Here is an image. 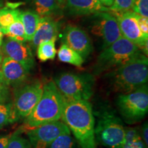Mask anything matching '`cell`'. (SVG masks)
Instances as JSON below:
<instances>
[{
	"label": "cell",
	"mask_w": 148,
	"mask_h": 148,
	"mask_svg": "<svg viewBox=\"0 0 148 148\" xmlns=\"http://www.w3.org/2000/svg\"><path fill=\"white\" fill-rule=\"evenodd\" d=\"M60 121L73 133L80 148H96L95 120L89 101L64 100Z\"/></svg>",
	"instance_id": "obj_1"
},
{
	"label": "cell",
	"mask_w": 148,
	"mask_h": 148,
	"mask_svg": "<svg viewBox=\"0 0 148 148\" xmlns=\"http://www.w3.org/2000/svg\"><path fill=\"white\" fill-rule=\"evenodd\" d=\"M108 77L112 90L121 94L132 92L147 84V56L138 51L123 65L110 71L108 74Z\"/></svg>",
	"instance_id": "obj_2"
},
{
	"label": "cell",
	"mask_w": 148,
	"mask_h": 148,
	"mask_svg": "<svg viewBox=\"0 0 148 148\" xmlns=\"http://www.w3.org/2000/svg\"><path fill=\"white\" fill-rule=\"evenodd\" d=\"M64 99L53 80L43 84L42 93L36 106L24 119V127L32 128L38 125L60 120Z\"/></svg>",
	"instance_id": "obj_3"
},
{
	"label": "cell",
	"mask_w": 148,
	"mask_h": 148,
	"mask_svg": "<svg viewBox=\"0 0 148 148\" xmlns=\"http://www.w3.org/2000/svg\"><path fill=\"white\" fill-rule=\"evenodd\" d=\"M125 127L114 110L105 109L98 113L95 124V140L106 148H122Z\"/></svg>",
	"instance_id": "obj_4"
},
{
	"label": "cell",
	"mask_w": 148,
	"mask_h": 148,
	"mask_svg": "<svg viewBox=\"0 0 148 148\" xmlns=\"http://www.w3.org/2000/svg\"><path fill=\"white\" fill-rule=\"evenodd\" d=\"M140 51L139 48L124 37L121 36L99 55L94 66L95 75L110 71L123 65Z\"/></svg>",
	"instance_id": "obj_5"
},
{
	"label": "cell",
	"mask_w": 148,
	"mask_h": 148,
	"mask_svg": "<svg viewBox=\"0 0 148 148\" xmlns=\"http://www.w3.org/2000/svg\"><path fill=\"white\" fill-rule=\"evenodd\" d=\"M53 82L66 101H88L93 95L94 79L89 74L62 73Z\"/></svg>",
	"instance_id": "obj_6"
},
{
	"label": "cell",
	"mask_w": 148,
	"mask_h": 148,
	"mask_svg": "<svg viewBox=\"0 0 148 148\" xmlns=\"http://www.w3.org/2000/svg\"><path fill=\"white\" fill-rule=\"evenodd\" d=\"M116 106L121 117L129 124L143 119L148 111L147 84L132 92L120 94Z\"/></svg>",
	"instance_id": "obj_7"
},
{
	"label": "cell",
	"mask_w": 148,
	"mask_h": 148,
	"mask_svg": "<svg viewBox=\"0 0 148 148\" xmlns=\"http://www.w3.org/2000/svg\"><path fill=\"white\" fill-rule=\"evenodd\" d=\"M43 83L36 80L24 85L14 92V113L16 120L25 119L34 110L42 93Z\"/></svg>",
	"instance_id": "obj_8"
},
{
	"label": "cell",
	"mask_w": 148,
	"mask_h": 148,
	"mask_svg": "<svg viewBox=\"0 0 148 148\" xmlns=\"http://www.w3.org/2000/svg\"><path fill=\"white\" fill-rule=\"evenodd\" d=\"M25 132L33 148H48L58 136L71 134L67 126L60 120L26 129Z\"/></svg>",
	"instance_id": "obj_9"
},
{
	"label": "cell",
	"mask_w": 148,
	"mask_h": 148,
	"mask_svg": "<svg viewBox=\"0 0 148 148\" xmlns=\"http://www.w3.org/2000/svg\"><path fill=\"white\" fill-rule=\"evenodd\" d=\"M90 30L92 34L101 38L102 49L122 36L116 18L110 12L94 14Z\"/></svg>",
	"instance_id": "obj_10"
},
{
	"label": "cell",
	"mask_w": 148,
	"mask_h": 148,
	"mask_svg": "<svg viewBox=\"0 0 148 148\" xmlns=\"http://www.w3.org/2000/svg\"><path fill=\"white\" fill-rule=\"evenodd\" d=\"M115 16L122 36L136 45L147 56L148 36L141 32L138 27L137 14L132 11L123 13H112Z\"/></svg>",
	"instance_id": "obj_11"
},
{
	"label": "cell",
	"mask_w": 148,
	"mask_h": 148,
	"mask_svg": "<svg viewBox=\"0 0 148 148\" xmlns=\"http://www.w3.org/2000/svg\"><path fill=\"white\" fill-rule=\"evenodd\" d=\"M62 43L79 53L84 59L88 58L93 50L92 40L87 32L76 25H69L64 29Z\"/></svg>",
	"instance_id": "obj_12"
},
{
	"label": "cell",
	"mask_w": 148,
	"mask_h": 148,
	"mask_svg": "<svg viewBox=\"0 0 148 148\" xmlns=\"http://www.w3.org/2000/svg\"><path fill=\"white\" fill-rule=\"evenodd\" d=\"M1 50L5 56L19 62L30 71L35 65L32 49L23 42L6 38L1 44Z\"/></svg>",
	"instance_id": "obj_13"
},
{
	"label": "cell",
	"mask_w": 148,
	"mask_h": 148,
	"mask_svg": "<svg viewBox=\"0 0 148 148\" xmlns=\"http://www.w3.org/2000/svg\"><path fill=\"white\" fill-rule=\"evenodd\" d=\"M0 71L7 85L15 87L23 84L29 73L25 66L7 56L3 58Z\"/></svg>",
	"instance_id": "obj_14"
},
{
	"label": "cell",
	"mask_w": 148,
	"mask_h": 148,
	"mask_svg": "<svg viewBox=\"0 0 148 148\" xmlns=\"http://www.w3.org/2000/svg\"><path fill=\"white\" fill-rule=\"evenodd\" d=\"M59 33V25L51 16H42L36 29L34 36L31 40V47L36 49L38 45L42 42L53 38H57Z\"/></svg>",
	"instance_id": "obj_15"
},
{
	"label": "cell",
	"mask_w": 148,
	"mask_h": 148,
	"mask_svg": "<svg viewBox=\"0 0 148 148\" xmlns=\"http://www.w3.org/2000/svg\"><path fill=\"white\" fill-rule=\"evenodd\" d=\"M64 6L71 15H90L101 12H109L99 0H66Z\"/></svg>",
	"instance_id": "obj_16"
},
{
	"label": "cell",
	"mask_w": 148,
	"mask_h": 148,
	"mask_svg": "<svg viewBox=\"0 0 148 148\" xmlns=\"http://www.w3.org/2000/svg\"><path fill=\"white\" fill-rule=\"evenodd\" d=\"M19 18L25 29L27 41L30 42L36 32L40 16L35 11L26 10L20 12Z\"/></svg>",
	"instance_id": "obj_17"
},
{
	"label": "cell",
	"mask_w": 148,
	"mask_h": 148,
	"mask_svg": "<svg viewBox=\"0 0 148 148\" xmlns=\"http://www.w3.org/2000/svg\"><path fill=\"white\" fill-rule=\"evenodd\" d=\"M58 57L61 62L71 64L78 67L82 66L84 62V59L79 53L64 43L59 48Z\"/></svg>",
	"instance_id": "obj_18"
},
{
	"label": "cell",
	"mask_w": 148,
	"mask_h": 148,
	"mask_svg": "<svg viewBox=\"0 0 148 148\" xmlns=\"http://www.w3.org/2000/svg\"><path fill=\"white\" fill-rule=\"evenodd\" d=\"M35 12L40 16H52L58 13L61 6L56 0H32Z\"/></svg>",
	"instance_id": "obj_19"
},
{
	"label": "cell",
	"mask_w": 148,
	"mask_h": 148,
	"mask_svg": "<svg viewBox=\"0 0 148 148\" xmlns=\"http://www.w3.org/2000/svg\"><path fill=\"white\" fill-rule=\"evenodd\" d=\"M57 38H53L47 41L42 42L36 48L37 57L42 62L53 60L56 55L55 42Z\"/></svg>",
	"instance_id": "obj_20"
},
{
	"label": "cell",
	"mask_w": 148,
	"mask_h": 148,
	"mask_svg": "<svg viewBox=\"0 0 148 148\" xmlns=\"http://www.w3.org/2000/svg\"><path fill=\"white\" fill-rule=\"evenodd\" d=\"M122 148H147L140 133L136 128L125 129V138Z\"/></svg>",
	"instance_id": "obj_21"
},
{
	"label": "cell",
	"mask_w": 148,
	"mask_h": 148,
	"mask_svg": "<svg viewBox=\"0 0 148 148\" xmlns=\"http://www.w3.org/2000/svg\"><path fill=\"white\" fill-rule=\"evenodd\" d=\"M2 32L3 34L11 39L23 42L27 41L25 29L19 17L6 29H2Z\"/></svg>",
	"instance_id": "obj_22"
},
{
	"label": "cell",
	"mask_w": 148,
	"mask_h": 148,
	"mask_svg": "<svg viewBox=\"0 0 148 148\" xmlns=\"http://www.w3.org/2000/svg\"><path fill=\"white\" fill-rule=\"evenodd\" d=\"M21 11L14 8L4 7L0 9V27L5 29L19 17Z\"/></svg>",
	"instance_id": "obj_23"
},
{
	"label": "cell",
	"mask_w": 148,
	"mask_h": 148,
	"mask_svg": "<svg viewBox=\"0 0 148 148\" xmlns=\"http://www.w3.org/2000/svg\"><path fill=\"white\" fill-rule=\"evenodd\" d=\"M16 121L12 103H0V129Z\"/></svg>",
	"instance_id": "obj_24"
},
{
	"label": "cell",
	"mask_w": 148,
	"mask_h": 148,
	"mask_svg": "<svg viewBox=\"0 0 148 148\" xmlns=\"http://www.w3.org/2000/svg\"><path fill=\"white\" fill-rule=\"evenodd\" d=\"M78 145L71 134H65L58 136L48 148H79Z\"/></svg>",
	"instance_id": "obj_25"
},
{
	"label": "cell",
	"mask_w": 148,
	"mask_h": 148,
	"mask_svg": "<svg viewBox=\"0 0 148 148\" xmlns=\"http://www.w3.org/2000/svg\"><path fill=\"white\" fill-rule=\"evenodd\" d=\"M7 148H32L27 138L21 135V130H18L10 134Z\"/></svg>",
	"instance_id": "obj_26"
},
{
	"label": "cell",
	"mask_w": 148,
	"mask_h": 148,
	"mask_svg": "<svg viewBox=\"0 0 148 148\" xmlns=\"http://www.w3.org/2000/svg\"><path fill=\"white\" fill-rule=\"evenodd\" d=\"M136 0H114L113 3L109 7L111 13H123L132 10Z\"/></svg>",
	"instance_id": "obj_27"
},
{
	"label": "cell",
	"mask_w": 148,
	"mask_h": 148,
	"mask_svg": "<svg viewBox=\"0 0 148 148\" xmlns=\"http://www.w3.org/2000/svg\"><path fill=\"white\" fill-rule=\"evenodd\" d=\"M132 10L135 13L148 18V0H136Z\"/></svg>",
	"instance_id": "obj_28"
},
{
	"label": "cell",
	"mask_w": 148,
	"mask_h": 148,
	"mask_svg": "<svg viewBox=\"0 0 148 148\" xmlns=\"http://www.w3.org/2000/svg\"><path fill=\"white\" fill-rule=\"evenodd\" d=\"M137 21L141 32L145 36H148V18L144 17L137 14Z\"/></svg>",
	"instance_id": "obj_29"
},
{
	"label": "cell",
	"mask_w": 148,
	"mask_h": 148,
	"mask_svg": "<svg viewBox=\"0 0 148 148\" xmlns=\"http://www.w3.org/2000/svg\"><path fill=\"white\" fill-rule=\"evenodd\" d=\"M141 133L142 135H140L142 139H143L144 143L146 146V147H147V144H148V125H147V122H145L143 125L141 130Z\"/></svg>",
	"instance_id": "obj_30"
},
{
	"label": "cell",
	"mask_w": 148,
	"mask_h": 148,
	"mask_svg": "<svg viewBox=\"0 0 148 148\" xmlns=\"http://www.w3.org/2000/svg\"><path fill=\"white\" fill-rule=\"evenodd\" d=\"M10 134L0 136V148H7Z\"/></svg>",
	"instance_id": "obj_31"
},
{
	"label": "cell",
	"mask_w": 148,
	"mask_h": 148,
	"mask_svg": "<svg viewBox=\"0 0 148 148\" xmlns=\"http://www.w3.org/2000/svg\"><path fill=\"white\" fill-rule=\"evenodd\" d=\"M8 91L0 90V103H5L8 100Z\"/></svg>",
	"instance_id": "obj_32"
},
{
	"label": "cell",
	"mask_w": 148,
	"mask_h": 148,
	"mask_svg": "<svg viewBox=\"0 0 148 148\" xmlns=\"http://www.w3.org/2000/svg\"><path fill=\"white\" fill-rule=\"evenodd\" d=\"M0 90L8 91V86L5 83L1 71H0Z\"/></svg>",
	"instance_id": "obj_33"
},
{
	"label": "cell",
	"mask_w": 148,
	"mask_h": 148,
	"mask_svg": "<svg viewBox=\"0 0 148 148\" xmlns=\"http://www.w3.org/2000/svg\"><path fill=\"white\" fill-rule=\"evenodd\" d=\"M99 1L103 6L109 8V7H110L112 5L114 0H99Z\"/></svg>",
	"instance_id": "obj_34"
},
{
	"label": "cell",
	"mask_w": 148,
	"mask_h": 148,
	"mask_svg": "<svg viewBox=\"0 0 148 148\" xmlns=\"http://www.w3.org/2000/svg\"><path fill=\"white\" fill-rule=\"evenodd\" d=\"M3 34L2 32V29H1V27H0V47H1V44H2V42H3Z\"/></svg>",
	"instance_id": "obj_35"
},
{
	"label": "cell",
	"mask_w": 148,
	"mask_h": 148,
	"mask_svg": "<svg viewBox=\"0 0 148 148\" xmlns=\"http://www.w3.org/2000/svg\"><path fill=\"white\" fill-rule=\"evenodd\" d=\"M57 2L59 3V5H60V6H62V5H64V3H65V1L66 0H56Z\"/></svg>",
	"instance_id": "obj_36"
},
{
	"label": "cell",
	"mask_w": 148,
	"mask_h": 148,
	"mask_svg": "<svg viewBox=\"0 0 148 148\" xmlns=\"http://www.w3.org/2000/svg\"><path fill=\"white\" fill-rule=\"evenodd\" d=\"M2 60H3V56H2V54H1V51H0V68H1V63H2Z\"/></svg>",
	"instance_id": "obj_37"
},
{
	"label": "cell",
	"mask_w": 148,
	"mask_h": 148,
	"mask_svg": "<svg viewBox=\"0 0 148 148\" xmlns=\"http://www.w3.org/2000/svg\"><path fill=\"white\" fill-rule=\"evenodd\" d=\"M2 4V0H0V6Z\"/></svg>",
	"instance_id": "obj_38"
}]
</instances>
